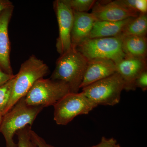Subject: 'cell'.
Instances as JSON below:
<instances>
[{
	"label": "cell",
	"mask_w": 147,
	"mask_h": 147,
	"mask_svg": "<svg viewBox=\"0 0 147 147\" xmlns=\"http://www.w3.org/2000/svg\"><path fill=\"white\" fill-rule=\"evenodd\" d=\"M73 25L71 34V47L76 48L88 38L96 19L91 13L73 12Z\"/></svg>",
	"instance_id": "4fadbf2b"
},
{
	"label": "cell",
	"mask_w": 147,
	"mask_h": 147,
	"mask_svg": "<svg viewBox=\"0 0 147 147\" xmlns=\"http://www.w3.org/2000/svg\"><path fill=\"white\" fill-rule=\"evenodd\" d=\"M97 106L82 92H69L54 105V120L59 125H66L77 116L87 115Z\"/></svg>",
	"instance_id": "52a82bcc"
},
{
	"label": "cell",
	"mask_w": 147,
	"mask_h": 147,
	"mask_svg": "<svg viewBox=\"0 0 147 147\" xmlns=\"http://www.w3.org/2000/svg\"><path fill=\"white\" fill-rule=\"evenodd\" d=\"M121 37L122 48L125 56L146 59V36H129Z\"/></svg>",
	"instance_id": "9a60e30c"
},
{
	"label": "cell",
	"mask_w": 147,
	"mask_h": 147,
	"mask_svg": "<svg viewBox=\"0 0 147 147\" xmlns=\"http://www.w3.org/2000/svg\"><path fill=\"white\" fill-rule=\"evenodd\" d=\"M43 108L42 106L28 105L24 97L3 116L0 132L5 139L6 147H17L13 140L16 132L27 125L32 126Z\"/></svg>",
	"instance_id": "3957f363"
},
{
	"label": "cell",
	"mask_w": 147,
	"mask_h": 147,
	"mask_svg": "<svg viewBox=\"0 0 147 147\" xmlns=\"http://www.w3.org/2000/svg\"><path fill=\"white\" fill-rule=\"evenodd\" d=\"M14 77L0 86V113L2 115L10 99Z\"/></svg>",
	"instance_id": "d6986e66"
},
{
	"label": "cell",
	"mask_w": 147,
	"mask_h": 147,
	"mask_svg": "<svg viewBox=\"0 0 147 147\" xmlns=\"http://www.w3.org/2000/svg\"><path fill=\"white\" fill-rule=\"evenodd\" d=\"M31 134L33 139L37 145V147H55L52 145L47 144L43 138L40 137L33 130H32Z\"/></svg>",
	"instance_id": "603a6c76"
},
{
	"label": "cell",
	"mask_w": 147,
	"mask_h": 147,
	"mask_svg": "<svg viewBox=\"0 0 147 147\" xmlns=\"http://www.w3.org/2000/svg\"><path fill=\"white\" fill-rule=\"evenodd\" d=\"M88 147H121L117 144V140L113 138H107L102 137L98 144Z\"/></svg>",
	"instance_id": "44dd1931"
},
{
	"label": "cell",
	"mask_w": 147,
	"mask_h": 147,
	"mask_svg": "<svg viewBox=\"0 0 147 147\" xmlns=\"http://www.w3.org/2000/svg\"><path fill=\"white\" fill-rule=\"evenodd\" d=\"M59 26V36L57 39L56 48L60 55L70 50L71 47V34L73 25L74 13L71 9L62 1L53 2Z\"/></svg>",
	"instance_id": "ba28073f"
},
{
	"label": "cell",
	"mask_w": 147,
	"mask_h": 147,
	"mask_svg": "<svg viewBox=\"0 0 147 147\" xmlns=\"http://www.w3.org/2000/svg\"><path fill=\"white\" fill-rule=\"evenodd\" d=\"M70 92L68 85L60 81L42 78L37 81L25 96L28 105L43 108L54 106Z\"/></svg>",
	"instance_id": "8992f818"
},
{
	"label": "cell",
	"mask_w": 147,
	"mask_h": 147,
	"mask_svg": "<svg viewBox=\"0 0 147 147\" xmlns=\"http://www.w3.org/2000/svg\"><path fill=\"white\" fill-rule=\"evenodd\" d=\"M133 18H129L123 21L117 22L96 21L94 24L92 29L88 38L119 36L122 33L127 24Z\"/></svg>",
	"instance_id": "5bb4252c"
},
{
	"label": "cell",
	"mask_w": 147,
	"mask_h": 147,
	"mask_svg": "<svg viewBox=\"0 0 147 147\" xmlns=\"http://www.w3.org/2000/svg\"><path fill=\"white\" fill-rule=\"evenodd\" d=\"M117 72L116 63L106 59L88 60L80 88L105 79Z\"/></svg>",
	"instance_id": "7c38bea8"
},
{
	"label": "cell",
	"mask_w": 147,
	"mask_h": 147,
	"mask_svg": "<svg viewBox=\"0 0 147 147\" xmlns=\"http://www.w3.org/2000/svg\"><path fill=\"white\" fill-rule=\"evenodd\" d=\"M136 88H141L143 91L147 90V70L143 71L137 77L135 82Z\"/></svg>",
	"instance_id": "7402d4cb"
},
{
	"label": "cell",
	"mask_w": 147,
	"mask_h": 147,
	"mask_svg": "<svg viewBox=\"0 0 147 147\" xmlns=\"http://www.w3.org/2000/svg\"><path fill=\"white\" fill-rule=\"evenodd\" d=\"M76 49L88 60L106 59L116 63L125 56L122 48L121 36L87 38Z\"/></svg>",
	"instance_id": "277c9868"
},
{
	"label": "cell",
	"mask_w": 147,
	"mask_h": 147,
	"mask_svg": "<svg viewBox=\"0 0 147 147\" xmlns=\"http://www.w3.org/2000/svg\"><path fill=\"white\" fill-rule=\"evenodd\" d=\"M3 117L2 114L0 113V126H1V123Z\"/></svg>",
	"instance_id": "484cf974"
},
{
	"label": "cell",
	"mask_w": 147,
	"mask_h": 147,
	"mask_svg": "<svg viewBox=\"0 0 147 147\" xmlns=\"http://www.w3.org/2000/svg\"><path fill=\"white\" fill-rule=\"evenodd\" d=\"M31 126L27 125L16 132L18 139L17 147H37L32 137Z\"/></svg>",
	"instance_id": "e0dca14e"
},
{
	"label": "cell",
	"mask_w": 147,
	"mask_h": 147,
	"mask_svg": "<svg viewBox=\"0 0 147 147\" xmlns=\"http://www.w3.org/2000/svg\"><path fill=\"white\" fill-rule=\"evenodd\" d=\"M147 33V13H139V16L133 18L127 24L120 36H146Z\"/></svg>",
	"instance_id": "2e32d148"
},
{
	"label": "cell",
	"mask_w": 147,
	"mask_h": 147,
	"mask_svg": "<svg viewBox=\"0 0 147 147\" xmlns=\"http://www.w3.org/2000/svg\"><path fill=\"white\" fill-rule=\"evenodd\" d=\"M118 1L124 6L131 10L139 13H147V0H118Z\"/></svg>",
	"instance_id": "ffe728a7"
},
{
	"label": "cell",
	"mask_w": 147,
	"mask_h": 147,
	"mask_svg": "<svg viewBox=\"0 0 147 147\" xmlns=\"http://www.w3.org/2000/svg\"><path fill=\"white\" fill-rule=\"evenodd\" d=\"M49 71L47 64L34 55L22 63L18 73L15 74L11 96L3 116L25 97L35 83L46 76Z\"/></svg>",
	"instance_id": "7a4b0ae2"
},
{
	"label": "cell",
	"mask_w": 147,
	"mask_h": 147,
	"mask_svg": "<svg viewBox=\"0 0 147 147\" xmlns=\"http://www.w3.org/2000/svg\"><path fill=\"white\" fill-rule=\"evenodd\" d=\"M96 21H123L129 18H136L139 12L122 5L117 1L96 2L91 13Z\"/></svg>",
	"instance_id": "9c48e42d"
},
{
	"label": "cell",
	"mask_w": 147,
	"mask_h": 147,
	"mask_svg": "<svg viewBox=\"0 0 147 147\" xmlns=\"http://www.w3.org/2000/svg\"><path fill=\"white\" fill-rule=\"evenodd\" d=\"M14 10L13 5L0 13V69L13 75L10 61L11 45L8 28Z\"/></svg>",
	"instance_id": "30bf717a"
},
{
	"label": "cell",
	"mask_w": 147,
	"mask_h": 147,
	"mask_svg": "<svg viewBox=\"0 0 147 147\" xmlns=\"http://www.w3.org/2000/svg\"><path fill=\"white\" fill-rule=\"evenodd\" d=\"M75 12H87L91 9L96 1L94 0H62Z\"/></svg>",
	"instance_id": "ac0fdd59"
},
{
	"label": "cell",
	"mask_w": 147,
	"mask_h": 147,
	"mask_svg": "<svg viewBox=\"0 0 147 147\" xmlns=\"http://www.w3.org/2000/svg\"><path fill=\"white\" fill-rule=\"evenodd\" d=\"M146 60V59L125 56L116 63L117 72L123 81L125 90L129 91L136 90V79L143 71L147 69Z\"/></svg>",
	"instance_id": "8fae6325"
},
{
	"label": "cell",
	"mask_w": 147,
	"mask_h": 147,
	"mask_svg": "<svg viewBox=\"0 0 147 147\" xmlns=\"http://www.w3.org/2000/svg\"><path fill=\"white\" fill-rule=\"evenodd\" d=\"M88 61L76 48L71 47L57 60L50 79L65 83L69 87L70 92H79Z\"/></svg>",
	"instance_id": "6da1fadb"
},
{
	"label": "cell",
	"mask_w": 147,
	"mask_h": 147,
	"mask_svg": "<svg viewBox=\"0 0 147 147\" xmlns=\"http://www.w3.org/2000/svg\"><path fill=\"white\" fill-rule=\"evenodd\" d=\"M12 5H13L12 3L9 0H0V13Z\"/></svg>",
	"instance_id": "d4e9b609"
},
{
	"label": "cell",
	"mask_w": 147,
	"mask_h": 147,
	"mask_svg": "<svg viewBox=\"0 0 147 147\" xmlns=\"http://www.w3.org/2000/svg\"><path fill=\"white\" fill-rule=\"evenodd\" d=\"M124 83L118 73L114 74L82 88V92L97 105L114 106L119 102Z\"/></svg>",
	"instance_id": "5b68a950"
},
{
	"label": "cell",
	"mask_w": 147,
	"mask_h": 147,
	"mask_svg": "<svg viewBox=\"0 0 147 147\" xmlns=\"http://www.w3.org/2000/svg\"><path fill=\"white\" fill-rule=\"evenodd\" d=\"M15 76V75H10L1 71L0 69V86L3 85Z\"/></svg>",
	"instance_id": "cb8c5ba5"
}]
</instances>
